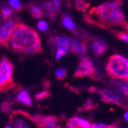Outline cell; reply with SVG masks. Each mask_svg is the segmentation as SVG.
Wrapping results in <instances>:
<instances>
[{
	"label": "cell",
	"instance_id": "cell-11",
	"mask_svg": "<svg viewBox=\"0 0 128 128\" xmlns=\"http://www.w3.org/2000/svg\"><path fill=\"white\" fill-rule=\"evenodd\" d=\"M70 38L66 36H62V35L51 37L48 41V45L52 48V50H54V48H61L64 49L66 52L69 51V49H70Z\"/></svg>",
	"mask_w": 128,
	"mask_h": 128
},
{
	"label": "cell",
	"instance_id": "cell-26",
	"mask_svg": "<svg viewBox=\"0 0 128 128\" xmlns=\"http://www.w3.org/2000/svg\"><path fill=\"white\" fill-rule=\"evenodd\" d=\"M66 51L64 49L61 48H58L56 52V60L58 61V60L61 59L62 56H66Z\"/></svg>",
	"mask_w": 128,
	"mask_h": 128
},
{
	"label": "cell",
	"instance_id": "cell-17",
	"mask_svg": "<svg viewBox=\"0 0 128 128\" xmlns=\"http://www.w3.org/2000/svg\"><path fill=\"white\" fill-rule=\"evenodd\" d=\"M73 2L76 10L81 11L83 13H85L86 11L88 10V7L90 6V4L86 2L85 0H73Z\"/></svg>",
	"mask_w": 128,
	"mask_h": 128
},
{
	"label": "cell",
	"instance_id": "cell-28",
	"mask_svg": "<svg viewBox=\"0 0 128 128\" xmlns=\"http://www.w3.org/2000/svg\"><path fill=\"white\" fill-rule=\"evenodd\" d=\"M51 3H52V4H53V6L55 7L56 10L58 11L60 6H61V0H52Z\"/></svg>",
	"mask_w": 128,
	"mask_h": 128
},
{
	"label": "cell",
	"instance_id": "cell-25",
	"mask_svg": "<svg viewBox=\"0 0 128 128\" xmlns=\"http://www.w3.org/2000/svg\"><path fill=\"white\" fill-rule=\"evenodd\" d=\"M37 28H38L40 32H46V30H48V25L47 22L40 21L38 22V24H37Z\"/></svg>",
	"mask_w": 128,
	"mask_h": 128
},
{
	"label": "cell",
	"instance_id": "cell-5",
	"mask_svg": "<svg viewBox=\"0 0 128 128\" xmlns=\"http://www.w3.org/2000/svg\"><path fill=\"white\" fill-rule=\"evenodd\" d=\"M14 69V66L13 63L3 56L0 59V92H8L16 85L13 79Z\"/></svg>",
	"mask_w": 128,
	"mask_h": 128
},
{
	"label": "cell",
	"instance_id": "cell-7",
	"mask_svg": "<svg viewBox=\"0 0 128 128\" xmlns=\"http://www.w3.org/2000/svg\"><path fill=\"white\" fill-rule=\"evenodd\" d=\"M95 72V66L90 58L83 56L79 59V64L74 74V78H83L90 77L92 78Z\"/></svg>",
	"mask_w": 128,
	"mask_h": 128
},
{
	"label": "cell",
	"instance_id": "cell-23",
	"mask_svg": "<svg viewBox=\"0 0 128 128\" xmlns=\"http://www.w3.org/2000/svg\"><path fill=\"white\" fill-rule=\"evenodd\" d=\"M112 33H114V35H115L116 37L118 38H119V40H121L124 41L126 43L128 42V38H127V32H124V30H114Z\"/></svg>",
	"mask_w": 128,
	"mask_h": 128
},
{
	"label": "cell",
	"instance_id": "cell-8",
	"mask_svg": "<svg viewBox=\"0 0 128 128\" xmlns=\"http://www.w3.org/2000/svg\"><path fill=\"white\" fill-rule=\"evenodd\" d=\"M16 24L15 19L4 20L0 24V46L9 48V40Z\"/></svg>",
	"mask_w": 128,
	"mask_h": 128
},
{
	"label": "cell",
	"instance_id": "cell-14",
	"mask_svg": "<svg viewBox=\"0 0 128 128\" xmlns=\"http://www.w3.org/2000/svg\"><path fill=\"white\" fill-rule=\"evenodd\" d=\"M42 8H43V10L45 11L46 15H47L51 21L52 20L54 21V20L56 19V14H58V11L55 9V7H54L53 4H52L51 1H44V2L42 3Z\"/></svg>",
	"mask_w": 128,
	"mask_h": 128
},
{
	"label": "cell",
	"instance_id": "cell-6",
	"mask_svg": "<svg viewBox=\"0 0 128 128\" xmlns=\"http://www.w3.org/2000/svg\"><path fill=\"white\" fill-rule=\"evenodd\" d=\"M86 90L90 93H97L100 97L101 101L103 102L116 104L121 108H124V109H127V104L123 102L121 98L110 89H98L95 86H90V87L87 88Z\"/></svg>",
	"mask_w": 128,
	"mask_h": 128
},
{
	"label": "cell",
	"instance_id": "cell-19",
	"mask_svg": "<svg viewBox=\"0 0 128 128\" xmlns=\"http://www.w3.org/2000/svg\"><path fill=\"white\" fill-rule=\"evenodd\" d=\"M66 74H67V70L64 67H62V66L58 67L55 71L56 79L58 81H63L66 77Z\"/></svg>",
	"mask_w": 128,
	"mask_h": 128
},
{
	"label": "cell",
	"instance_id": "cell-10",
	"mask_svg": "<svg viewBox=\"0 0 128 128\" xmlns=\"http://www.w3.org/2000/svg\"><path fill=\"white\" fill-rule=\"evenodd\" d=\"M90 41V48L94 55L100 58L108 49V43L100 37H92L88 40Z\"/></svg>",
	"mask_w": 128,
	"mask_h": 128
},
{
	"label": "cell",
	"instance_id": "cell-29",
	"mask_svg": "<svg viewBox=\"0 0 128 128\" xmlns=\"http://www.w3.org/2000/svg\"><path fill=\"white\" fill-rule=\"evenodd\" d=\"M109 128H119V126H118V124H110V126H108Z\"/></svg>",
	"mask_w": 128,
	"mask_h": 128
},
{
	"label": "cell",
	"instance_id": "cell-16",
	"mask_svg": "<svg viewBox=\"0 0 128 128\" xmlns=\"http://www.w3.org/2000/svg\"><path fill=\"white\" fill-rule=\"evenodd\" d=\"M98 108V104L96 103L92 98H88L86 102L81 106L80 108H78V112H86V111H90L97 109Z\"/></svg>",
	"mask_w": 128,
	"mask_h": 128
},
{
	"label": "cell",
	"instance_id": "cell-21",
	"mask_svg": "<svg viewBox=\"0 0 128 128\" xmlns=\"http://www.w3.org/2000/svg\"><path fill=\"white\" fill-rule=\"evenodd\" d=\"M50 97H51V92L48 90H44L35 95V100L37 101H40L43 100H46V98H50Z\"/></svg>",
	"mask_w": 128,
	"mask_h": 128
},
{
	"label": "cell",
	"instance_id": "cell-31",
	"mask_svg": "<svg viewBox=\"0 0 128 128\" xmlns=\"http://www.w3.org/2000/svg\"><path fill=\"white\" fill-rule=\"evenodd\" d=\"M4 128H13V127H12V126H11V124H8V126H4Z\"/></svg>",
	"mask_w": 128,
	"mask_h": 128
},
{
	"label": "cell",
	"instance_id": "cell-27",
	"mask_svg": "<svg viewBox=\"0 0 128 128\" xmlns=\"http://www.w3.org/2000/svg\"><path fill=\"white\" fill-rule=\"evenodd\" d=\"M90 128H109L108 124H102V123H98V124H92Z\"/></svg>",
	"mask_w": 128,
	"mask_h": 128
},
{
	"label": "cell",
	"instance_id": "cell-22",
	"mask_svg": "<svg viewBox=\"0 0 128 128\" xmlns=\"http://www.w3.org/2000/svg\"><path fill=\"white\" fill-rule=\"evenodd\" d=\"M14 11L8 6H4L1 9V16H2V20H7L9 17L12 16Z\"/></svg>",
	"mask_w": 128,
	"mask_h": 128
},
{
	"label": "cell",
	"instance_id": "cell-12",
	"mask_svg": "<svg viewBox=\"0 0 128 128\" xmlns=\"http://www.w3.org/2000/svg\"><path fill=\"white\" fill-rule=\"evenodd\" d=\"M92 124L88 120L80 116H72L66 121V128H90Z\"/></svg>",
	"mask_w": 128,
	"mask_h": 128
},
{
	"label": "cell",
	"instance_id": "cell-24",
	"mask_svg": "<svg viewBox=\"0 0 128 128\" xmlns=\"http://www.w3.org/2000/svg\"><path fill=\"white\" fill-rule=\"evenodd\" d=\"M9 4H10L11 6H13L14 9L15 11H20L22 7V6L19 0H9Z\"/></svg>",
	"mask_w": 128,
	"mask_h": 128
},
{
	"label": "cell",
	"instance_id": "cell-18",
	"mask_svg": "<svg viewBox=\"0 0 128 128\" xmlns=\"http://www.w3.org/2000/svg\"><path fill=\"white\" fill-rule=\"evenodd\" d=\"M29 8H30V13L32 14V16L33 18H35V19H40L43 16V11L38 6L30 4V6Z\"/></svg>",
	"mask_w": 128,
	"mask_h": 128
},
{
	"label": "cell",
	"instance_id": "cell-4",
	"mask_svg": "<svg viewBox=\"0 0 128 128\" xmlns=\"http://www.w3.org/2000/svg\"><path fill=\"white\" fill-rule=\"evenodd\" d=\"M12 116H22L34 123L38 128H61V118L58 116L30 115L29 112L22 109H16L10 113Z\"/></svg>",
	"mask_w": 128,
	"mask_h": 128
},
{
	"label": "cell",
	"instance_id": "cell-30",
	"mask_svg": "<svg viewBox=\"0 0 128 128\" xmlns=\"http://www.w3.org/2000/svg\"><path fill=\"white\" fill-rule=\"evenodd\" d=\"M124 120L127 122V109H126V112H124Z\"/></svg>",
	"mask_w": 128,
	"mask_h": 128
},
{
	"label": "cell",
	"instance_id": "cell-3",
	"mask_svg": "<svg viewBox=\"0 0 128 128\" xmlns=\"http://www.w3.org/2000/svg\"><path fill=\"white\" fill-rule=\"evenodd\" d=\"M106 72L111 79H128V60L119 54L110 56L106 64Z\"/></svg>",
	"mask_w": 128,
	"mask_h": 128
},
{
	"label": "cell",
	"instance_id": "cell-9",
	"mask_svg": "<svg viewBox=\"0 0 128 128\" xmlns=\"http://www.w3.org/2000/svg\"><path fill=\"white\" fill-rule=\"evenodd\" d=\"M13 90H14V92H16L14 100L12 101L14 104L17 103V104L24 105V106H27V107H32V100L30 93H29V92L27 90L24 89L21 86H18L17 84L14 87Z\"/></svg>",
	"mask_w": 128,
	"mask_h": 128
},
{
	"label": "cell",
	"instance_id": "cell-20",
	"mask_svg": "<svg viewBox=\"0 0 128 128\" xmlns=\"http://www.w3.org/2000/svg\"><path fill=\"white\" fill-rule=\"evenodd\" d=\"M13 105H14V103L11 100L3 101V102L0 104V109H1V111L4 114L9 113V112L11 111V109H12Z\"/></svg>",
	"mask_w": 128,
	"mask_h": 128
},
{
	"label": "cell",
	"instance_id": "cell-15",
	"mask_svg": "<svg viewBox=\"0 0 128 128\" xmlns=\"http://www.w3.org/2000/svg\"><path fill=\"white\" fill-rule=\"evenodd\" d=\"M9 124L13 128H32L21 118H15L14 116H9Z\"/></svg>",
	"mask_w": 128,
	"mask_h": 128
},
{
	"label": "cell",
	"instance_id": "cell-13",
	"mask_svg": "<svg viewBox=\"0 0 128 128\" xmlns=\"http://www.w3.org/2000/svg\"><path fill=\"white\" fill-rule=\"evenodd\" d=\"M71 44H70V50L71 53L76 54V55L84 56L87 53V47L84 41L77 40L74 38H70Z\"/></svg>",
	"mask_w": 128,
	"mask_h": 128
},
{
	"label": "cell",
	"instance_id": "cell-1",
	"mask_svg": "<svg viewBox=\"0 0 128 128\" xmlns=\"http://www.w3.org/2000/svg\"><path fill=\"white\" fill-rule=\"evenodd\" d=\"M123 0H111L98 6L92 7L87 14H84L83 20L96 27L105 29L113 32L114 27H121L127 32V21L122 11Z\"/></svg>",
	"mask_w": 128,
	"mask_h": 128
},
{
	"label": "cell",
	"instance_id": "cell-2",
	"mask_svg": "<svg viewBox=\"0 0 128 128\" xmlns=\"http://www.w3.org/2000/svg\"><path fill=\"white\" fill-rule=\"evenodd\" d=\"M9 40L11 48L18 54L32 56L42 53L40 38L38 32L22 22L15 24Z\"/></svg>",
	"mask_w": 128,
	"mask_h": 128
}]
</instances>
